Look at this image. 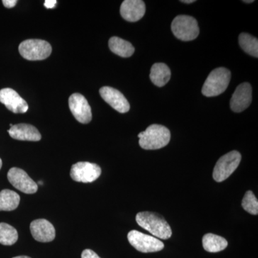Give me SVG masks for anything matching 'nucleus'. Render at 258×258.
Listing matches in <instances>:
<instances>
[{
    "label": "nucleus",
    "mask_w": 258,
    "mask_h": 258,
    "mask_svg": "<svg viewBox=\"0 0 258 258\" xmlns=\"http://www.w3.org/2000/svg\"><path fill=\"white\" fill-rule=\"evenodd\" d=\"M204 249L209 252H219L224 250L228 245V242L221 236L208 233L203 238Z\"/></svg>",
    "instance_id": "19"
},
{
    "label": "nucleus",
    "mask_w": 258,
    "mask_h": 258,
    "mask_svg": "<svg viewBox=\"0 0 258 258\" xmlns=\"http://www.w3.org/2000/svg\"><path fill=\"white\" fill-rule=\"evenodd\" d=\"M181 3H186V4H191V3H195V0H181Z\"/></svg>",
    "instance_id": "27"
},
{
    "label": "nucleus",
    "mask_w": 258,
    "mask_h": 258,
    "mask_svg": "<svg viewBox=\"0 0 258 258\" xmlns=\"http://www.w3.org/2000/svg\"><path fill=\"white\" fill-rule=\"evenodd\" d=\"M171 31L174 36L182 41H191L200 34L198 21L189 15H178L171 23Z\"/></svg>",
    "instance_id": "4"
},
{
    "label": "nucleus",
    "mask_w": 258,
    "mask_h": 258,
    "mask_svg": "<svg viewBox=\"0 0 258 258\" xmlns=\"http://www.w3.org/2000/svg\"><path fill=\"white\" fill-rule=\"evenodd\" d=\"M8 179L10 184L22 192L34 194L38 189L37 183L25 171L19 168H11L8 173Z\"/></svg>",
    "instance_id": "9"
},
{
    "label": "nucleus",
    "mask_w": 258,
    "mask_h": 258,
    "mask_svg": "<svg viewBox=\"0 0 258 258\" xmlns=\"http://www.w3.org/2000/svg\"><path fill=\"white\" fill-rule=\"evenodd\" d=\"M241 159L242 156L237 151H232L222 156L214 168L213 179L217 182L225 181L238 167Z\"/></svg>",
    "instance_id": "6"
},
{
    "label": "nucleus",
    "mask_w": 258,
    "mask_h": 258,
    "mask_svg": "<svg viewBox=\"0 0 258 258\" xmlns=\"http://www.w3.org/2000/svg\"><path fill=\"white\" fill-rule=\"evenodd\" d=\"M244 3H254V1L253 0H250V1H246V0H244V1H243Z\"/></svg>",
    "instance_id": "29"
},
{
    "label": "nucleus",
    "mask_w": 258,
    "mask_h": 258,
    "mask_svg": "<svg viewBox=\"0 0 258 258\" xmlns=\"http://www.w3.org/2000/svg\"><path fill=\"white\" fill-rule=\"evenodd\" d=\"M30 229L32 237L38 242H49L55 239V227L45 219L34 220L30 224Z\"/></svg>",
    "instance_id": "14"
},
{
    "label": "nucleus",
    "mask_w": 258,
    "mask_h": 258,
    "mask_svg": "<svg viewBox=\"0 0 258 258\" xmlns=\"http://www.w3.org/2000/svg\"><path fill=\"white\" fill-rule=\"evenodd\" d=\"M231 72L225 68L213 70L204 83L202 93L206 97H215L222 94L228 87Z\"/></svg>",
    "instance_id": "3"
},
{
    "label": "nucleus",
    "mask_w": 258,
    "mask_h": 258,
    "mask_svg": "<svg viewBox=\"0 0 258 258\" xmlns=\"http://www.w3.org/2000/svg\"><path fill=\"white\" fill-rule=\"evenodd\" d=\"M146 13V5L142 0H125L120 6L122 18L128 22H137L143 18Z\"/></svg>",
    "instance_id": "15"
},
{
    "label": "nucleus",
    "mask_w": 258,
    "mask_h": 258,
    "mask_svg": "<svg viewBox=\"0 0 258 258\" xmlns=\"http://www.w3.org/2000/svg\"><path fill=\"white\" fill-rule=\"evenodd\" d=\"M70 174L78 182L91 183L101 176V169L96 164L81 161L72 166Z\"/></svg>",
    "instance_id": "8"
},
{
    "label": "nucleus",
    "mask_w": 258,
    "mask_h": 258,
    "mask_svg": "<svg viewBox=\"0 0 258 258\" xmlns=\"http://www.w3.org/2000/svg\"><path fill=\"white\" fill-rule=\"evenodd\" d=\"M56 4H57V1L55 0H46L44 3V5L47 9H52L55 8Z\"/></svg>",
    "instance_id": "26"
},
{
    "label": "nucleus",
    "mask_w": 258,
    "mask_h": 258,
    "mask_svg": "<svg viewBox=\"0 0 258 258\" xmlns=\"http://www.w3.org/2000/svg\"><path fill=\"white\" fill-rule=\"evenodd\" d=\"M252 102V87L248 83H241L236 88L230 100V108L236 113L247 109Z\"/></svg>",
    "instance_id": "12"
},
{
    "label": "nucleus",
    "mask_w": 258,
    "mask_h": 258,
    "mask_svg": "<svg viewBox=\"0 0 258 258\" xmlns=\"http://www.w3.org/2000/svg\"><path fill=\"white\" fill-rule=\"evenodd\" d=\"M171 79V71L166 64L157 62L151 69L150 79L158 87H163Z\"/></svg>",
    "instance_id": "17"
},
{
    "label": "nucleus",
    "mask_w": 258,
    "mask_h": 258,
    "mask_svg": "<svg viewBox=\"0 0 258 258\" xmlns=\"http://www.w3.org/2000/svg\"><path fill=\"white\" fill-rule=\"evenodd\" d=\"M110 50L122 57H129L133 55L135 48L132 43L118 37H112L108 41Z\"/></svg>",
    "instance_id": "18"
},
{
    "label": "nucleus",
    "mask_w": 258,
    "mask_h": 258,
    "mask_svg": "<svg viewBox=\"0 0 258 258\" xmlns=\"http://www.w3.org/2000/svg\"><path fill=\"white\" fill-rule=\"evenodd\" d=\"M3 3L5 8H13L17 5L18 1L17 0H3Z\"/></svg>",
    "instance_id": "25"
},
{
    "label": "nucleus",
    "mask_w": 258,
    "mask_h": 258,
    "mask_svg": "<svg viewBox=\"0 0 258 258\" xmlns=\"http://www.w3.org/2000/svg\"><path fill=\"white\" fill-rule=\"evenodd\" d=\"M20 197L18 193L10 189L0 191V211H13L18 208Z\"/></svg>",
    "instance_id": "20"
},
{
    "label": "nucleus",
    "mask_w": 258,
    "mask_h": 258,
    "mask_svg": "<svg viewBox=\"0 0 258 258\" xmlns=\"http://www.w3.org/2000/svg\"><path fill=\"white\" fill-rule=\"evenodd\" d=\"M2 166H3V161L0 159V169H1Z\"/></svg>",
    "instance_id": "30"
},
{
    "label": "nucleus",
    "mask_w": 258,
    "mask_h": 258,
    "mask_svg": "<svg viewBox=\"0 0 258 258\" xmlns=\"http://www.w3.org/2000/svg\"><path fill=\"white\" fill-rule=\"evenodd\" d=\"M13 258H31L30 257H28V256H17V257H13Z\"/></svg>",
    "instance_id": "28"
},
{
    "label": "nucleus",
    "mask_w": 258,
    "mask_h": 258,
    "mask_svg": "<svg viewBox=\"0 0 258 258\" xmlns=\"http://www.w3.org/2000/svg\"><path fill=\"white\" fill-rule=\"evenodd\" d=\"M19 52L28 60H42L47 58L52 52L50 44L43 40L30 39L22 42Z\"/></svg>",
    "instance_id": "5"
},
{
    "label": "nucleus",
    "mask_w": 258,
    "mask_h": 258,
    "mask_svg": "<svg viewBox=\"0 0 258 258\" xmlns=\"http://www.w3.org/2000/svg\"><path fill=\"white\" fill-rule=\"evenodd\" d=\"M12 138L19 141L38 142L41 139V134L35 126L26 123L13 125L8 130Z\"/></svg>",
    "instance_id": "16"
},
{
    "label": "nucleus",
    "mask_w": 258,
    "mask_h": 258,
    "mask_svg": "<svg viewBox=\"0 0 258 258\" xmlns=\"http://www.w3.org/2000/svg\"><path fill=\"white\" fill-rule=\"evenodd\" d=\"M18 231L9 224L0 223V244L13 245L18 241Z\"/></svg>",
    "instance_id": "22"
},
{
    "label": "nucleus",
    "mask_w": 258,
    "mask_h": 258,
    "mask_svg": "<svg viewBox=\"0 0 258 258\" xmlns=\"http://www.w3.org/2000/svg\"><path fill=\"white\" fill-rule=\"evenodd\" d=\"M242 206L244 210L251 215H257L258 214L257 199L252 191H247L244 195L242 201Z\"/></svg>",
    "instance_id": "23"
},
{
    "label": "nucleus",
    "mask_w": 258,
    "mask_h": 258,
    "mask_svg": "<svg viewBox=\"0 0 258 258\" xmlns=\"http://www.w3.org/2000/svg\"><path fill=\"white\" fill-rule=\"evenodd\" d=\"M69 108L78 121L81 123H88L92 120L91 108L88 101L83 95L74 93L69 98Z\"/></svg>",
    "instance_id": "10"
},
{
    "label": "nucleus",
    "mask_w": 258,
    "mask_h": 258,
    "mask_svg": "<svg viewBox=\"0 0 258 258\" xmlns=\"http://www.w3.org/2000/svg\"><path fill=\"white\" fill-rule=\"evenodd\" d=\"M239 44L246 53L256 58L258 57L257 38L249 34L242 32L239 35Z\"/></svg>",
    "instance_id": "21"
},
{
    "label": "nucleus",
    "mask_w": 258,
    "mask_h": 258,
    "mask_svg": "<svg viewBox=\"0 0 258 258\" xmlns=\"http://www.w3.org/2000/svg\"><path fill=\"white\" fill-rule=\"evenodd\" d=\"M139 145L146 150H156L166 147L170 142V131L162 125H149L138 135Z\"/></svg>",
    "instance_id": "2"
},
{
    "label": "nucleus",
    "mask_w": 258,
    "mask_h": 258,
    "mask_svg": "<svg viewBox=\"0 0 258 258\" xmlns=\"http://www.w3.org/2000/svg\"><path fill=\"white\" fill-rule=\"evenodd\" d=\"M136 220L141 227L150 232L156 238L167 240L172 235V231L168 222L154 212H139L136 217Z\"/></svg>",
    "instance_id": "1"
},
{
    "label": "nucleus",
    "mask_w": 258,
    "mask_h": 258,
    "mask_svg": "<svg viewBox=\"0 0 258 258\" xmlns=\"http://www.w3.org/2000/svg\"><path fill=\"white\" fill-rule=\"evenodd\" d=\"M128 240L134 248L144 253L159 252L164 248V243L159 239L137 230L128 232Z\"/></svg>",
    "instance_id": "7"
},
{
    "label": "nucleus",
    "mask_w": 258,
    "mask_h": 258,
    "mask_svg": "<svg viewBox=\"0 0 258 258\" xmlns=\"http://www.w3.org/2000/svg\"><path fill=\"white\" fill-rule=\"evenodd\" d=\"M0 102L15 113H26L29 108L27 102L12 88H3L0 91Z\"/></svg>",
    "instance_id": "11"
},
{
    "label": "nucleus",
    "mask_w": 258,
    "mask_h": 258,
    "mask_svg": "<svg viewBox=\"0 0 258 258\" xmlns=\"http://www.w3.org/2000/svg\"><path fill=\"white\" fill-rule=\"evenodd\" d=\"M101 96L107 103L119 113H127L130 110V104L125 97L115 88L104 86L99 91Z\"/></svg>",
    "instance_id": "13"
},
{
    "label": "nucleus",
    "mask_w": 258,
    "mask_h": 258,
    "mask_svg": "<svg viewBox=\"0 0 258 258\" xmlns=\"http://www.w3.org/2000/svg\"><path fill=\"white\" fill-rule=\"evenodd\" d=\"M81 258H101L91 249H86L83 251L81 254Z\"/></svg>",
    "instance_id": "24"
}]
</instances>
